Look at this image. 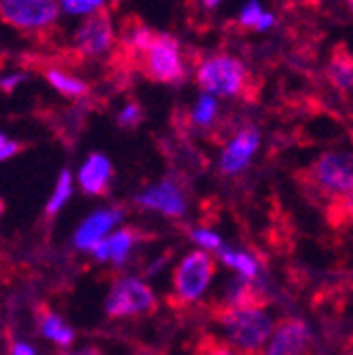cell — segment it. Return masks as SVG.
<instances>
[{
	"label": "cell",
	"instance_id": "6da1fadb",
	"mask_svg": "<svg viewBox=\"0 0 353 355\" xmlns=\"http://www.w3.org/2000/svg\"><path fill=\"white\" fill-rule=\"evenodd\" d=\"M212 318L225 328L229 343L243 355H260L275 330L262 309H241L225 300L212 306Z\"/></svg>",
	"mask_w": 353,
	"mask_h": 355
},
{
	"label": "cell",
	"instance_id": "7a4b0ae2",
	"mask_svg": "<svg viewBox=\"0 0 353 355\" xmlns=\"http://www.w3.org/2000/svg\"><path fill=\"white\" fill-rule=\"evenodd\" d=\"M300 187L322 201H334L353 191V155L326 153L300 173Z\"/></svg>",
	"mask_w": 353,
	"mask_h": 355
},
{
	"label": "cell",
	"instance_id": "3957f363",
	"mask_svg": "<svg viewBox=\"0 0 353 355\" xmlns=\"http://www.w3.org/2000/svg\"><path fill=\"white\" fill-rule=\"evenodd\" d=\"M216 273V262L207 252L195 250L187 254L173 271V292L169 294L171 306H187L205 292Z\"/></svg>",
	"mask_w": 353,
	"mask_h": 355
},
{
	"label": "cell",
	"instance_id": "277c9868",
	"mask_svg": "<svg viewBox=\"0 0 353 355\" xmlns=\"http://www.w3.org/2000/svg\"><path fill=\"white\" fill-rule=\"evenodd\" d=\"M142 72L155 83L178 85L184 80V64L180 58V42L169 34L155 32L150 44L142 53Z\"/></svg>",
	"mask_w": 353,
	"mask_h": 355
},
{
	"label": "cell",
	"instance_id": "5b68a950",
	"mask_svg": "<svg viewBox=\"0 0 353 355\" xmlns=\"http://www.w3.org/2000/svg\"><path fill=\"white\" fill-rule=\"evenodd\" d=\"M248 80L246 66L231 55H214L201 62L197 70V83L203 92L214 96H239Z\"/></svg>",
	"mask_w": 353,
	"mask_h": 355
},
{
	"label": "cell",
	"instance_id": "8992f818",
	"mask_svg": "<svg viewBox=\"0 0 353 355\" xmlns=\"http://www.w3.org/2000/svg\"><path fill=\"white\" fill-rule=\"evenodd\" d=\"M155 311H157V298L144 282L136 277H123L112 284L110 294L106 298L108 318L112 320L140 318V315H150Z\"/></svg>",
	"mask_w": 353,
	"mask_h": 355
},
{
	"label": "cell",
	"instance_id": "52a82bcc",
	"mask_svg": "<svg viewBox=\"0 0 353 355\" xmlns=\"http://www.w3.org/2000/svg\"><path fill=\"white\" fill-rule=\"evenodd\" d=\"M0 15L5 24L17 30H47L55 24L60 7L53 0H3Z\"/></svg>",
	"mask_w": 353,
	"mask_h": 355
},
{
	"label": "cell",
	"instance_id": "ba28073f",
	"mask_svg": "<svg viewBox=\"0 0 353 355\" xmlns=\"http://www.w3.org/2000/svg\"><path fill=\"white\" fill-rule=\"evenodd\" d=\"M114 42V30L110 11L106 7L87 15V19L76 28L74 34V51L85 60H96L104 55Z\"/></svg>",
	"mask_w": 353,
	"mask_h": 355
},
{
	"label": "cell",
	"instance_id": "9c48e42d",
	"mask_svg": "<svg viewBox=\"0 0 353 355\" xmlns=\"http://www.w3.org/2000/svg\"><path fill=\"white\" fill-rule=\"evenodd\" d=\"M260 355H318V353H316L313 336L309 332L307 324L298 318H286L275 326L269 345H264Z\"/></svg>",
	"mask_w": 353,
	"mask_h": 355
},
{
	"label": "cell",
	"instance_id": "30bf717a",
	"mask_svg": "<svg viewBox=\"0 0 353 355\" xmlns=\"http://www.w3.org/2000/svg\"><path fill=\"white\" fill-rule=\"evenodd\" d=\"M121 220V209H100L92 214L83 225L78 227L74 235V245L78 250H96L102 241L104 235Z\"/></svg>",
	"mask_w": 353,
	"mask_h": 355
},
{
	"label": "cell",
	"instance_id": "8fae6325",
	"mask_svg": "<svg viewBox=\"0 0 353 355\" xmlns=\"http://www.w3.org/2000/svg\"><path fill=\"white\" fill-rule=\"evenodd\" d=\"M258 140H260V136L254 127L241 129L235 136V140L223 153V159H220V169H223V173L241 171L250 163V159L254 157V153L258 148Z\"/></svg>",
	"mask_w": 353,
	"mask_h": 355
},
{
	"label": "cell",
	"instance_id": "7c38bea8",
	"mask_svg": "<svg viewBox=\"0 0 353 355\" xmlns=\"http://www.w3.org/2000/svg\"><path fill=\"white\" fill-rule=\"evenodd\" d=\"M140 203L144 207H148V209H157V211H161L165 216H171V218L182 216L184 209H187V201H184L182 191L169 180H165V182L153 187L150 191H146L140 197Z\"/></svg>",
	"mask_w": 353,
	"mask_h": 355
},
{
	"label": "cell",
	"instance_id": "4fadbf2b",
	"mask_svg": "<svg viewBox=\"0 0 353 355\" xmlns=\"http://www.w3.org/2000/svg\"><path fill=\"white\" fill-rule=\"evenodd\" d=\"M110 178H112L110 161L98 153H94L89 159H87L78 171V182H80L83 191L87 195H96V197H104L108 193Z\"/></svg>",
	"mask_w": 353,
	"mask_h": 355
},
{
	"label": "cell",
	"instance_id": "5bb4252c",
	"mask_svg": "<svg viewBox=\"0 0 353 355\" xmlns=\"http://www.w3.org/2000/svg\"><path fill=\"white\" fill-rule=\"evenodd\" d=\"M267 292H264L256 279H250L246 275L235 277L229 282L227 286V298L225 302L233 304V306H241V309H262L267 304Z\"/></svg>",
	"mask_w": 353,
	"mask_h": 355
},
{
	"label": "cell",
	"instance_id": "9a60e30c",
	"mask_svg": "<svg viewBox=\"0 0 353 355\" xmlns=\"http://www.w3.org/2000/svg\"><path fill=\"white\" fill-rule=\"evenodd\" d=\"M138 231L136 229H121L119 233H114L112 237L104 239L94 252L98 260H112L114 264H123L131 245L138 241Z\"/></svg>",
	"mask_w": 353,
	"mask_h": 355
},
{
	"label": "cell",
	"instance_id": "2e32d148",
	"mask_svg": "<svg viewBox=\"0 0 353 355\" xmlns=\"http://www.w3.org/2000/svg\"><path fill=\"white\" fill-rule=\"evenodd\" d=\"M326 72L334 87L343 89V92H351L353 89V55L343 47V44L332 49Z\"/></svg>",
	"mask_w": 353,
	"mask_h": 355
},
{
	"label": "cell",
	"instance_id": "e0dca14e",
	"mask_svg": "<svg viewBox=\"0 0 353 355\" xmlns=\"http://www.w3.org/2000/svg\"><path fill=\"white\" fill-rule=\"evenodd\" d=\"M38 324H40L42 334H45L49 340H53L55 345H60L62 349L72 345V340H74L72 328H68V326L53 313V311H49L47 306H40V309H38Z\"/></svg>",
	"mask_w": 353,
	"mask_h": 355
},
{
	"label": "cell",
	"instance_id": "ac0fdd59",
	"mask_svg": "<svg viewBox=\"0 0 353 355\" xmlns=\"http://www.w3.org/2000/svg\"><path fill=\"white\" fill-rule=\"evenodd\" d=\"M326 218H328V225L332 229L353 227V191L330 201L326 205Z\"/></svg>",
	"mask_w": 353,
	"mask_h": 355
},
{
	"label": "cell",
	"instance_id": "d6986e66",
	"mask_svg": "<svg viewBox=\"0 0 353 355\" xmlns=\"http://www.w3.org/2000/svg\"><path fill=\"white\" fill-rule=\"evenodd\" d=\"M47 80L51 83V87H55L60 94L68 96V98H80L85 96L87 92H89V87H87V83L62 72V70H47L45 72Z\"/></svg>",
	"mask_w": 353,
	"mask_h": 355
},
{
	"label": "cell",
	"instance_id": "ffe728a7",
	"mask_svg": "<svg viewBox=\"0 0 353 355\" xmlns=\"http://www.w3.org/2000/svg\"><path fill=\"white\" fill-rule=\"evenodd\" d=\"M70 195H72V178H70V171L64 169L60 173V178H58L55 191H53V195H51V199H49V203L45 207V216L47 218H53L64 207V203L70 199Z\"/></svg>",
	"mask_w": 353,
	"mask_h": 355
},
{
	"label": "cell",
	"instance_id": "44dd1931",
	"mask_svg": "<svg viewBox=\"0 0 353 355\" xmlns=\"http://www.w3.org/2000/svg\"><path fill=\"white\" fill-rule=\"evenodd\" d=\"M223 262L229 264L231 269L239 271L241 275L250 277V279H256L258 275V264L256 260L250 256V254H241V252H231V250H223Z\"/></svg>",
	"mask_w": 353,
	"mask_h": 355
},
{
	"label": "cell",
	"instance_id": "7402d4cb",
	"mask_svg": "<svg viewBox=\"0 0 353 355\" xmlns=\"http://www.w3.org/2000/svg\"><path fill=\"white\" fill-rule=\"evenodd\" d=\"M195 355H243V353H239L231 343L218 340L214 336H203L197 343Z\"/></svg>",
	"mask_w": 353,
	"mask_h": 355
},
{
	"label": "cell",
	"instance_id": "603a6c76",
	"mask_svg": "<svg viewBox=\"0 0 353 355\" xmlns=\"http://www.w3.org/2000/svg\"><path fill=\"white\" fill-rule=\"evenodd\" d=\"M218 112V104L212 96H201L195 110H193V121L201 127H207Z\"/></svg>",
	"mask_w": 353,
	"mask_h": 355
},
{
	"label": "cell",
	"instance_id": "cb8c5ba5",
	"mask_svg": "<svg viewBox=\"0 0 353 355\" xmlns=\"http://www.w3.org/2000/svg\"><path fill=\"white\" fill-rule=\"evenodd\" d=\"M104 7V0H62V9L70 15H92Z\"/></svg>",
	"mask_w": 353,
	"mask_h": 355
},
{
	"label": "cell",
	"instance_id": "d4e9b609",
	"mask_svg": "<svg viewBox=\"0 0 353 355\" xmlns=\"http://www.w3.org/2000/svg\"><path fill=\"white\" fill-rule=\"evenodd\" d=\"M142 119H144L142 106L136 104V102H131V104H127V106L121 110V114H119V125L125 127V129H134L136 125L142 123Z\"/></svg>",
	"mask_w": 353,
	"mask_h": 355
},
{
	"label": "cell",
	"instance_id": "484cf974",
	"mask_svg": "<svg viewBox=\"0 0 353 355\" xmlns=\"http://www.w3.org/2000/svg\"><path fill=\"white\" fill-rule=\"evenodd\" d=\"M262 9H260V5H258V0H250V3L243 7V11H241V15H239V24L243 26V28H254L256 30V26H258V21L262 19Z\"/></svg>",
	"mask_w": 353,
	"mask_h": 355
},
{
	"label": "cell",
	"instance_id": "4316f807",
	"mask_svg": "<svg viewBox=\"0 0 353 355\" xmlns=\"http://www.w3.org/2000/svg\"><path fill=\"white\" fill-rule=\"evenodd\" d=\"M24 148H26V146H24L21 142L9 140V136H5V133H3V138H0V159H3V161H7V159L19 155Z\"/></svg>",
	"mask_w": 353,
	"mask_h": 355
},
{
	"label": "cell",
	"instance_id": "83f0119b",
	"mask_svg": "<svg viewBox=\"0 0 353 355\" xmlns=\"http://www.w3.org/2000/svg\"><path fill=\"white\" fill-rule=\"evenodd\" d=\"M193 239L199 245L207 248V250H218L220 248V237L214 235V233H209V231H193Z\"/></svg>",
	"mask_w": 353,
	"mask_h": 355
},
{
	"label": "cell",
	"instance_id": "f1b7e54d",
	"mask_svg": "<svg viewBox=\"0 0 353 355\" xmlns=\"http://www.w3.org/2000/svg\"><path fill=\"white\" fill-rule=\"evenodd\" d=\"M24 80H26V74H21V72H19V74L5 76V78H3V83H0V85H3V92H5V94H11L13 89H15L19 83H24Z\"/></svg>",
	"mask_w": 353,
	"mask_h": 355
},
{
	"label": "cell",
	"instance_id": "f546056e",
	"mask_svg": "<svg viewBox=\"0 0 353 355\" xmlns=\"http://www.w3.org/2000/svg\"><path fill=\"white\" fill-rule=\"evenodd\" d=\"M13 355H34V349H32L30 345L15 343V345H13Z\"/></svg>",
	"mask_w": 353,
	"mask_h": 355
},
{
	"label": "cell",
	"instance_id": "4dcf8cb0",
	"mask_svg": "<svg viewBox=\"0 0 353 355\" xmlns=\"http://www.w3.org/2000/svg\"><path fill=\"white\" fill-rule=\"evenodd\" d=\"M271 26H273V15H271V13H264V15H262V19L258 21L256 30H258V32H262V30H267V28H271Z\"/></svg>",
	"mask_w": 353,
	"mask_h": 355
},
{
	"label": "cell",
	"instance_id": "1f68e13d",
	"mask_svg": "<svg viewBox=\"0 0 353 355\" xmlns=\"http://www.w3.org/2000/svg\"><path fill=\"white\" fill-rule=\"evenodd\" d=\"M66 355H102V351L98 347H83V349L72 351V353H66Z\"/></svg>",
	"mask_w": 353,
	"mask_h": 355
},
{
	"label": "cell",
	"instance_id": "d6a6232c",
	"mask_svg": "<svg viewBox=\"0 0 353 355\" xmlns=\"http://www.w3.org/2000/svg\"><path fill=\"white\" fill-rule=\"evenodd\" d=\"M218 3H220V0H203V5H205V7H216Z\"/></svg>",
	"mask_w": 353,
	"mask_h": 355
},
{
	"label": "cell",
	"instance_id": "836d02e7",
	"mask_svg": "<svg viewBox=\"0 0 353 355\" xmlns=\"http://www.w3.org/2000/svg\"><path fill=\"white\" fill-rule=\"evenodd\" d=\"M349 9L353 11V0H349Z\"/></svg>",
	"mask_w": 353,
	"mask_h": 355
},
{
	"label": "cell",
	"instance_id": "e575fe53",
	"mask_svg": "<svg viewBox=\"0 0 353 355\" xmlns=\"http://www.w3.org/2000/svg\"><path fill=\"white\" fill-rule=\"evenodd\" d=\"M112 3H117V5H119V3H123V0H112Z\"/></svg>",
	"mask_w": 353,
	"mask_h": 355
}]
</instances>
